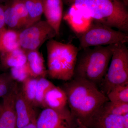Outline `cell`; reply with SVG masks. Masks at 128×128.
<instances>
[{
	"label": "cell",
	"instance_id": "1",
	"mask_svg": "<svg viewBox=\"0 0 128 128\" xmlns=\"http://www.w3.org/2000/svg\"><path fill=\"white\" fill-rule=\"evenodd\" d=\"M67 96L71 116L82 123L109 101L97 86L80 78H73L62 88Z\"/></svg>",
	"mask_w": 128,
	"mask_h": 128
},
{
	"label": "cell",
	"instance_id": "2",
	"mask_svg": "<svg viewBox=\"0 0 128 128\" xmlns=\"http://www.w3.org/2000/svg\"><path fill=\"white\" fill-rule=\"evenodd\" d=\"M82 10L94 22L128 33V11L121 0H62Z\"/></svg>",
	"mask_w": 128,
	"mask_h": 128
},
{
	"label": "cell",
	"instance_id": "3",
	"mask_svg": "<svg viewBox=\"0 0 128 128\" xmlns=\"http://www.w3.org/2000/svg\"><path fill=\"white\" fill-rule=\"evenodd\" d=\"M112 54V45L80 50L73 78L86 80L98 87L107 73Z\"/></svg>",
	"mask_w": 128,
	"mask_h": 128
},
{
	"label": "cell",
	"instance_id": "4",
	"mask_svg": "<svg viewBox=\"0 0 128 128\" xmlns=\"http://www.w3.org/2000/svg\"><path fill=\"white\" fill-rule=\"evenodd\" d=\"M48 75L53 79L67 82L73 78L78 48L52 39L48 41Z\"/></svg>",
	"mask_w": 128,
	"mask_h": 128
},
{
	"label": "cell",
	"instance_id": "5",
	"mask_svg": "<svg viewBox=\"0 0 128 128\" xmlns=\"http://www.w3.org/2000/svg\"><path fill=\"white\" fill-rule=\"evenodd\" d=\"M112 46V54L110 66L99 86L106 96L117 86L128 83V49L126 44Z\"/></svg>",
	"mask_w": 128,
	"mask_h": 128
},
{
	"label": "cell",
	"instance_id": "6",
	"mask_svg": "<svg viewBox=\"0 0 128 128\" xmlns=\"http://www.w3.org/2000/svg\"><path fill=\"white\" fill-rule=\"evenodd\" d=\"M79 50L92 47L107 46L128 42V34L95 22L78 34Z\"/></svg>",
	"mask_w": 128,
	"mask_h": 128
},
{
	"label": "cell",
	"instance_id": "7",
	"mask_svg": "<svg viewBox=\"0 0 128 128\" xmlns=\"http://www.w3.org/2000/svg\"><path fill=\"white\" fill-rule=\"evenodd\" d=\"M56 36L55 31L47 21L40 20L20 31V46L25 51L38 50L46 41Z\"/></svg>",
	"mask_w": 128,
	"mask_h": 128
},
{
	"label": "cell",
	"instance_id": "8",
	"mask_svg": "<svg viewBox=\"0 0 128 128\" xmlns=\"http://www.w3.org/2000/svg\"><path fill=\"white\" fill-rule=\"evenodd\" d=\"M4 5L5 23L8 28L19 31L26 28L28 15L23 0H8Z\"/></svg>",
	"mask_w": 128,
	"mask_h": 128
},
{
	"label": "cell",
	"instance_id": "9",
	"mask_svg": "<svg viewBox=\"0 0 128 128\" xmlns=\"http://www.w3.org/2000/svg\"><path fill=\"white\" fill-rule=\"evenodd\" d=\"M72 117L70 110L56 111L46 108L36 120L37 128H71Z\"/></svg>",
	"mask_w": 128,
	"mask_h": 128
},
{
	"label": "cell",
	"instance_id": "10",
	"mask_svg": "<svg viewBox=\"0 0 128 128\" xmlns=\"http://www.w3.org/2000/svg\"><path fill=\"white\" fill-rule=\"evenodd\" d=\"M18 86L15 83L0 102V128H17L15 99Z\"/></svg>",
	"mask_w": 128,
	"mask_h": 128
},
{
	"label": "cell",
	"instance_id": "11",
	"mask_svg": "<svg viewBox=\"0 0 128 128\" xmlns=\"http://www.w3.org/2000/svg\"><path fill=\"white\" fill-rule=\"evenodd\" d=\"M82 123L90 128H125L123 116L108 113L102 106Z\"/></svg>",
	"mask_w": 128,
	"mask_h": 128
},
{
	"label": "cell",
	"instance_id": "12",
	"mask_svg": "<svg viewBox=\"0 0 128 128\" xmlns=\"http://www.w3.org/2000/svg\"><path fill=\"white\" fill-rule=\"evenodd\" d=\"M34 106L18 89L15 99L17 128H22L36 119Z\"/></svg>",
	"mask_w": 128,
	"mask_h": 128
},
{
	"label": "cell",
	"instance_id": "13",
	"mask_svg": "<svg viewBox=\"0 0 128 128\" xmlns=\"http://www.w3.org/2000/svg\"><path fill=\"white\" fill-rule=\"evenodd\" d=\"M64 2L62 0H43V14L46 21L59 36L63 18Z\"/></svg>",
	"mask_w": 128,
	"mask_h": 128
},
{
	"label": "cell",
	"instance_id": "14",
	"mask_svg": "<svg viewBox=\"0 0 128 128\" xmlns=\"http://www.w3.org/2000/svg\"><path fill=\"white\" fill-rule=\"evenodd\" d=\"M45 108L56 111H66L68 108V100L65 92L61 88L54 86L46 93L44 99Z\"/></svg>",
	"mask_w": 128,
	"mask_h": 128
},
{
	"label": "cell",
	"instance_id": "15",
	"mask_svg": "<svg viewBox=\"0 0 128 128\" xmlns=\"http://www.w3.org/2000/svg\"><path fill=\"white\" fill-rule=\"evenodd\" d=\"M26 51L27 64L31 77L46 78L48 70L44 65V57L38 50Z\"/></svg>",
	"mask_w": 128,
	"mask_h": 128
},
{
	"label": "cell",
	"instance_id": "16",
	"mask_svg": "<svg viewBox=\"0 0 128 128\" xmlns=\"http://www.w3.org/2000/svg\"><path fill=\"white\" fill-rule=\"evenodd\" d=\"M1 70L10 69L27 63L26 51L21 48L8 52L0 54Z\"/></svg>",
	"mask_w": 128,
	"mask_h": 128
},
{
	"label": "cell",
	"instance_id": "17",
	"mask_svg": "<svg viewBox=\"0 0 128 128\" xmlns=\"http://www.w3.org/2000/svg\"><path fill=\"white\" fill-rule=\"evenodd\" d=\"M20 32L6 28L0 31V54L21 48L19 41Z\"/></svg>",
	"mask_w": 128,
	"mask_h": 128
},
{
	"label": "cell",
	"instance_id": "18",
	"mask_svg": "<svg viewBox=\"0 0 128 128\" xmlns=\"http://www.w3.org/2000/svg\"><path fill=\"white\" fill-rule=\"evenodd\" d=\"M23 0L28 15L26 28L41 20L43 14V0Z\"/></svg>",
	"mask_w": 128,
	"mask_h": 128
},
{
	"label": "cell",
	"instance_id": "19",
	"mask_svg": "<svg viewBox=\"0 0 128 128\" xmlns=\"http://www.w3.org/2000/svg\"><path fill=\"white\" fill-rule=\"evenodd\" d=\"M54 85L46 78H38L37 83L34 106L41 107L45 108L44 99L48 91L54 86Z\"/></svg>",
	"mask_w": 128,
	"mask_h": 128
},
{
	"label": "cell",
	"instance_id": "20",
	"mask_svg": "<svg viewBox=\"0 0 128 128\" xmlns=\"http://www.w3.org/2000/svg\"><path fill=\"white\" fill-rule=\"evenodd\" d=\"M106 96L109 101L113 103L128 104V83L114 88Z\"/></svg>",
	"mask_w": 128,
	"mask_h": 128
},
{
	"label": "cell",
	"instance_id": "21",
	"mask_svg": "<svg viewBox=\"0 0 128 128\" xmlns=\"http://www.w3.org/2000/svg\"><path fill=\"white\" fill-rule=\"evenodd\" d=\"M38 78L29 77L22 82L21 89L24 97L34 107Z\"/></svg>",
	"mask_w": 128,
	"mask_h": 128
},
{
	"label": "cell",
	"instance_id": "22",
	"mask_svg": "<svg viewBox=\"0 0 128 128\" xmlns=\"http://www.w3.org/2000/svg\"><path fill=\"white\" fill-rule=\"evenodd\" d=\"M105 112L110 114L123 116L128 114V104L115 103L108 101L102 106Z\"/></svg>",
	"mask_w": 128,
	"mask_h": 128
},
{
	"label": "cell",
	"instance_id": "23",
	"mask_svg": "<svg viewBox=\"0 0 128 128\" xmlns=\"http://www.w3.org/2000/svg\"><path fill=\"white\" fill-rule=\"evenodd\" d=\"M10 74L14 80L22 83L31 77L27 63L23 65L11 68Z\"/></svg>",
	"mask_w": 128,
	"mask_h": 128
},
{
	"label": "cell",
	"instance_id": "24",
	"mask_svg": "<svg viewBox=\"0 0 128 128\" xmlns=\"http://www.w3.org/2000/svg\"><path fill=\"white\" fill-rule=\"evenodd\" d=\"M15 83L10 74L7 77L0 82V98H2L7 95Z\"/></svg>",
	"mask_w": 128,
	"mask_h": 128
},
{
	"label": "cell",
	"instance_id": "25",
	"mask_svg": "<svg viewBox=\"0 0 128 128\" xmlns=\"http://www.w3.org/2000/svg\"><path fill=\"white\" fill-rule=\"evenodd\" d=\"M4 16V4H0V31L6 28Z\"/></svg>",
	"mask_w": 128,
	"mask_h": 128
},
{
	"label": "cell",
	"instance_id": "26",
	"mask_svg": "<svg viewBox=\"0 0 128 128\" xmlns=\"http://www.w3.org/2000/svg\"><path fill=\"white\" fill-rule=\"evenodd\" d=\"M71 128H90L84 124L79 119L72 117Z\"/></svg>",
	"mask_w": 128,
	"mask_h": 128
},
{
	"label": "cell",
	"instance_id": "27",
	"mask_svg": "<svg viewBox=\"0 0 128 128\" xmlns=\"http://www.w3.org/2000/svg\"><path fill=\"white\" fill-rule=\"evenodd\" d=\"M36 120V119L32 121L26 126H24L22 128H37Z\"/></svg>",
	"mask_w": 128,
	"mask_h": 128
},
{
	"label": "cell",
	"instance_id": "28",
	"mask_svg": "<svg viewBox=\"0 0 128 128\" xmlns=\"http://www.w3.org/2000/svg\"><path fill=\"white\" fill-rule=\"evenodd\" d=\"M123 119L124 128H128V114L123 116Z\"/></svg>",
	"mask_w": 128,
	"mask_h": 128
},
{
	"label": "cell",
	"instance_id": "29",
	"mask_svg": "<svg viewBox=\"0 0 128 128\" xmlns=\"http://www.w3.org/2000/svg\"><path fill=\"white\" fill-rule=\"evenodd\" d=\"M10 73H4L0 74V82L4 79L9 75Z\"/></svg>",
	"mask_w": 128,
	"mask_h": 128
},
{
	"label": "cell",
	"instance_id": "30",
	"mask_svg": "<svg viewBox=\"0 0 128 128\" xmlns=\"http://www.w3.org/2000/svg\"><path fill=\"white\" fill-rule=\"evenodd\" d=\"M1 70L0 63V70Z\"/></svg>",
	"mask_w": 128,
	"mask_h": 128
},
{
	"label": "cell",
	"instance_id": "31",
	"mask_svg": "<svg viewBox=\"0 0 128 128\" xmlns=\"http://www.w3.org/2000/svg\"><path fill=\"white\" fill-rule=\"evenodd\" d=\"M6 2H7L8 1V0H6Z\"/></svg>",
	"mask_w": 128,
	"mask_h": 128
}]
</instances>
